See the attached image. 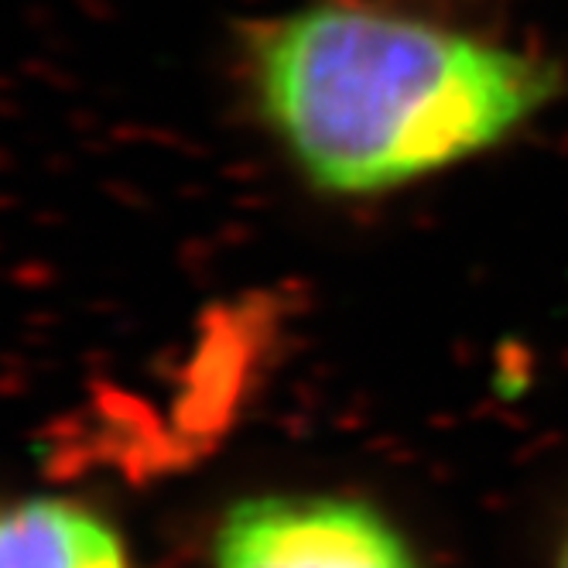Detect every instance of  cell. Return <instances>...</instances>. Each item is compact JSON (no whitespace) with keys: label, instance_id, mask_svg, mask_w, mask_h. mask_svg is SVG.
Segmentation results:
<instances>
[{"label":"cell","instance_id":"1","mask_svg":"<svg viewBox=\"0 0 568 568\" xmlns=\"http://www.w3.org/2000/svg\"><path fill=\"white\" fill-rule=\"evenodd\" d=\"M261 116L305 179L371 195L453 169L538 116L558 72L371 0H312L243 38Z\"/></svg>","mask_w":568,"mask_h":568},{"label":"cell","instance_id":"2","mask_svg":"<svg viewBox=\"0 0 568 568\" xmlns=\"http://www.w3.org/2000/svg\"><path fill=\"white\" fill-rule=\"evenodd\" d=\"M210 568H422L374 507L346 497H251L223 517Z\"/></svg>","mask_w":568,"mask_h":568},{"label":"cell","instance_id":"3","mask_svg":"<svg viewBox=\"0 0 568 568\" xmlns=\"http://www.w3.org/2000/svg\"><path fill=\"white\" fill-rule=\"evenodd\" d=\"M0 568H134L124 535L75 497L0 500Z\"/></svg>","mask_w":568,"mask_h":568},{"label":"cell","instance_id":"4","mask_svg":"<svg viewBox=\"0 0 568 568\" xmlns=\"http://www.w3.org/2000/svg\"><path fill=\"white\" fill-rule=\"evenodd\" d=\"M558 568H568V535H565V545L558 551Z\"/></svg>","mask_w":568,"mask_h":568}]
</instances>
